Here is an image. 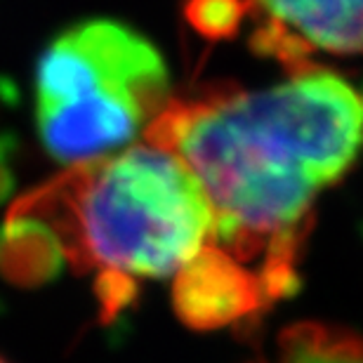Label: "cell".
<instances>
[{"label": "cell", "mask_w": 363, "mask_h": 363, "mask_svg": "<svg viewBox=\"0 0 363 363\" xmlns=\"http://www.w3.org/2000/svg\"><path fill=\"white\" fill-rule=\"evenodd\" d=\"M144 135L199 179L213 210L208 243L255 269L279 302L300 286L318 191L363 147V101L340 76L304 64L264 90L170 99Z\"/></svg>", "instance_id": "1"}, {"label": "cell", "mask_w": 363, "mask_h": 363, "mask_svg": "<svg viewBox=\"0 0 363 363\" xmlns=\"http://www.w3.org/2000/svg\"><path fill=\"white\" fill-rule=\"evenodd\" d=\"M7 222L38 234L78 272L175 276L206 248L213 210L194 172L151 144L71 165L14 203Z\"/></svg>", "instance_id": "2"}, {"label": "cell", "mask_w": 363, "mask_h": 363, "mask_svg": "<svg viewBox=\"0 0 363 363\" xmlns=\"http://www.w3.org/2000/svg\"><path fill=\"white\" fill-rule=\"evenodd\" d=\"M168 101L161 52L121 21L90 19L64 28L35 69L40 142L67 165L123 149Z\"/></svg>", "instance_id": "3"}, {"label": "cell", "mask_w": 363, "mask_h": 363, "mask_svg": "<svg viewBox=\"0 0 363 363\" xmlns=\"http://www.w3.org/2000/svg\"><path fill=\"white\" fill-rule=\"evenodd\" d=\"M255 19L250 45L290 69L314 52H363V0H245Z\"/></svg>", "instance_id": "4"}, {"label": "cell", "mask_w": 363, "mask_h": 363, "mask_svg": "<svg viewBox=\"0 0 363 363\" xmlns=\"http://www.w3.org/2000/svg\"><path fill=\"white\" fill-rule=\"evenodd\" d=\"M172 304L186 325L215 330L257 318L274 300L255 269L208 243L172 276Z\"/></svg>", "instance_id": "5"}, {"label": "cell", "mask_w": 363, "mask_h": 363, "mask_svg": "<svg viewBox=\"0 0 363 363\" xmlns=\"http://www.w3.org/2000/svg\"><path fill=\"white\" fill-rule=\"evenodd\" d=\"M250 363H363V335L323 323L290 325L272 354Z\"/></svg>", "instance_id": "6"}, {"label": "cell", "mask_w": 363, "mask_h": 363, "mask_svg": "<svg viewBox=\"0 0 363 363\" xmlns=\"http://www.w3.org/2000/svg\"><path fill=\"white\" fill-rule=\"evenodd\" d=\"M245 0H189L186 19L206 38H229L241 26Z\"/></svg>", "instance_id": "7"}, {"label": "cell", "mask_w": 363, "mask_h": 363, "mask_svg": "<svg viewBox=\"0 0 363 363\" xmlns=\"http://www.w3.org/2000/svg\"><path fill=\"white\" fill-rule=\"evenodd\" d=\"M0 363H7V361H3V359H0Z\"/></svg>", "instance_id": "8"}]
</instances>
